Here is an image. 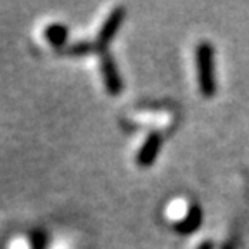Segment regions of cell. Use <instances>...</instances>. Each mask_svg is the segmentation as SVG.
<instances>
[{"label":"cell","mask_w":249,"mask_h":249,"mask_svg":"<svg viewBox=\"0 0 249 249\" xmlns=\"http://www.w3.org/2000/svg\"><path fill=\"white\" fill-rule=\"evenodd\" d=\"M199 64V82L201 89L206 95H211L214 90V74H213V51L210 45H201L197 52Z\"/></svg>","instance_id":"cell-1"}]
</instances>
